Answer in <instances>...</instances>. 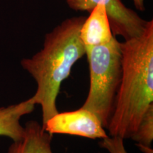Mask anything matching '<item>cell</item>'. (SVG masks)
Returning a JSON list of instances; mask_svg holds the SVG:
<instances>
[{
	"mask_svg": "<svg viewBox=\"0 0 153 153\" xmlns=\"http://www.w3.org/2000/svg\"><path fill=\"white\" fill-rule=\"evenodd\" d=\"M122 75L108 130L131 138L153 105V20L138 36L120 42Z\"/></svg>",
	"mask_w": 153,
	"mask_h": 153,
	"instance_id": "cell-1",
	"label": "cell"
},
{
	"mask_svg": "<svg viewBox=\"0 0 153 153\" xmlns=\"http://www.w3.org/2000/svg\"><path fill=\"white\" fill-rule=\"evenodd\" d=\"M86 17L64 20L45 36L43 47L21 65L33 77L37 89L33 98L41 107L42 126L58 113L56 99L61 84L70 76L72 67L86 54L80 29Z\"/></svg>",
	"mask_w": 153,
	"mask_h": 153,
	"instance_id": "cell-2",
	"label": "cell"
},
{
	"mask_svg": "<svg viewBox=\"0 0 153 153\" xmlns=\"http://www.w3.org/2000/svg\"><path fill=\"white\" fill-rule=\"evenodd\" d=\"M90 87L82 108L94 113L104 128H108L122 75L120 42L114 37L108 43L86 49Z\"/></svg>",
	"mask_w": 153,
	"mask_h": 153,
	"instance_id": "cell-3",
	"label": "cell"
},
{
	"mask_svg": "<svg viewBox=\"0 0 153 153\" xmlns=\"http://www.w3.org/2000/svg\"><path fill=\"white\" fill-rule=\"evenodd\" d=\"M70 9L76 11H90L99 4L106 8L111 31L115 37L124 40L136 37L142 33L146 25L144 20L133 9L124 4L122 0H65Z\"/></svg>",
	"mask_w": 153,
	"mask_h": 153,
	"instance_id": "cell-4",
	"label": "cell"
},
{
	"mask_svg": "<svg viewBox=\"0 0 153 153\" xmlns=\"http://www.w3.org/2000/svg\"><path fill=\"white\" fill-rule=\"evenodd\" d=\"M48 133L68 134L89 139L108 137L99 118L90 111L80 108L73 111L57 113L43 126Z\"/></svg>",
	"mask_w": 153,
	"mask_h": 153,
	"instance_id": "cell-5",
	"label": "cell"
},
{
	"mask_svg": "<svg viewBox=\"0 0 153 153\" xmlns=\"http://www.w3.org/2000/svg\"><path fill=\"white\" fill-rule=\"evenodd\" d=\"M115 37L111 28L106 8L99 4L85 18L80 29V38L85 49L108 43Z\"/></svg>",
	"mask_w": 153,
	"mask_h": 153,
	"instance_id": "cell-6",
	"label": "cell"
},
{
	"mask_svg": "<svg viewBox=\"0 0 153 153\" xmlns=\"http://www.w3.org/2000/svg\"><path fill=\"white\" fill-rule=\"evenodd\" d=\"M52 137L38 122L30 120L26 123L23 137L13 141L7 153H53Z\"/></svg>",
	"mask_w": 153,
	"mask_h": 153,
	"instance_id": "cell-7",
	"label": "cell"
},
{
	"mask_svg": "<svg viewBox=\"0 0 153 153\" xmlns=\"http://www.w3.org/2000/svg\"><path fill=\"white\" fill-rule=\"evenodd\" d=\"M36 105L32 97L19 104L0 107V135L8 137L13 141L22 138L24 127L21 125V118L33 111Z\"/></svg>",
	"mask_w": 153,
	"mask_h": 153,
	"instance_id": "cell-8",
	"label": "cell"
},
{
	"mask_svg": "<svg viewBox=\"0 0 153 153\" xmlns=\"http://www.w3.org/2000/svg\"><path fill=\"white\" fill-rule=\"evenodd\" d=\"M143 153H153L151 147L153 140V105L150 106L132 137Z\"/></svg>",
	"mask_w": 153,
	"mask_h": 153,
	"instance_id": "cell-9",
	"label": "cell"
},
{
	"mask_svg": "<svg viewBox=\"0 0 153 153\" xmlns=\"http://www.w3.org/2000/svg\"><path fill=\"white\" fill-rule=\"evenodd\" d=\"M99 145L109 153H127L124 146L123 139L120 137L108 136L101 139Z\"/></svg>",
	"mask_w": 153,
	"mask_h": 153,
	"instance_id": "cell-10",
	"label": "cell"
},
{
	"mask_svg": "<svg viewBox=\"0 0 153 153\" xmlns=\"http://www.w3.org/2000/svg\"><path fill=\"white\" fill-rule=\"evenodd\" d=\"M134 4V6L137 10L144 11L145 10V0H132Z\"/></svg>",
	"mask_w": 153,
	"mask_h": 153,
	"instance_id": "cell-11",
	"label": "cell"
}]
</instances>
